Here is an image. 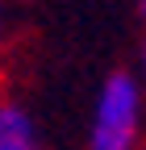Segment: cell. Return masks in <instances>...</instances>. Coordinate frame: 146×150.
Masks as SVG:
<instances>
[{
	"label": "cell",
	"instance_id": "cell-5",
	"mask_svg": "<svg viewBox=\"0 0 146 150\" xmlns=\"http://www.w3.org/2000/svg\"><path fill=\"white\" fill-rule=\"evenodd\" d=\"M142 21H146V0H142Z\"/></svg>",
	"mask_w": 146,
	"mask_h": 150
},
{
	"label": "cell",
	"instance_id": "cell-2",
	"mask_svg": "<svg viewBox=\"0 0 146 150\" xmlns=\"http://www.w3.org/2000/svg\"><path fill=\"white\" fill-rule=\"evenodd\" d=\"M0 150H46L33 108L17 96H0Z\"/></svg>",
	"mask_w": 146,
	"mask_h": 150
},
{
	"label": "cell",
	"instance_id": "cell-4",
	"mask_svg": "<svg viewBox=\"0 0 146 150\" xmlns=\"http://www.w3.org/2000/svg\"><path fill=\"white\" fill-rule=\"evenodd\" d=\"M134 75H138V79H142V88H146V42H142V54H138V71H134Z\"/></svg>",
	"mask_w": 146,
	"mask_h": 150
},
{
	"label": "cell",
	"instance_id": "cell-1",
	"mask_svg": "<svg viewBox=\"0 0 146 150\" xmlns=\"http://www.w3.org/2000/svg\"><path fill=\"white\" fill-rule=\"evenodd\" d=\"M88 150H142L146 146V88L134 71H108L88 112Z\"/></svg>",
	"mask_w": 146,
	"mask_h": 150
},
{
	"label": "cell",
	"instance_id": "cell-3",
	"mask_svg": "<svg viewBox=\"0 0 146 150\" xmlns=\"http://www.w3.org/2000/svg\"><path fill=\"white\" fill-rule=\"evenodd\" d=\"M4 42H9V8L0 0V59H4Z\"/></svg>",
	"mask_w": 146,
	"mask_h": 150
},
{
	"label": "cell",
	"instance_id": "cell-6",
	"mask_svg": "<svg viewBox=\"0 0 146 150\" xmlns=\"http://www.w3.org/2000/svg\"><path fill=\"white\" fill-rule=\"evenodd\" d=\"M142 150H146V146H142Z\"/></svg>",
	"mask_w": 146,
	"mask_h": 150
}]
</instances>
